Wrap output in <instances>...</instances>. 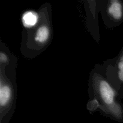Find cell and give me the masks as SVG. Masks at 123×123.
Returning <instances> with one entry per match:
<instances>
[{
  "label": "cell",
  "instance_id": "1",
  "mask_svg": "<svg viewBox=\"0 0 123 123\" xmlns=\"http://www.w3.org/2000/svg\"><path fill=\"white\" fill-rule=\"evenodd\" d=\"M39 19L35 26L23 28L20 51L26 58L37 57L49 47L54 37L52 6L46 2L38 11Z\"/></svg>",
  "mask_w": 123,
  "mask_h": 123
},
{
  "label": "cell",
  "instance_id": "2",
  "mask_svg": "<svg viewBox=\"0 0 123 123\" xmlns=\"http://www.w3.org/2000/svg\"><path fill=\"white\" fill-rule=\"evenodd\" d=\"M88 95L98 105V111L117 121H123V105L118 91L108 81L102 72L94 67L88 80Z\"/></svg>",
  "mask_w": 123,
  "mask_h": 123
},
{
  "label": "cell",
  "instance_id": "3",
  "mask_svg": "<svg viewBox=\"0 0 123 123\" xmlns=\"http://www.w3.org/2000/svg\"><path fill=\"white\" fill-rule=\"evenodd\" d=\"M17 100L16 73L0 70V121L6 123L15 112Z\"/></svg>",
  "mask_w": 123,
  "mask_h": 123
},
{
  "label": "cell",
  "instance_id": "4",
  "mask_svg": "<svg viewBox=\"0 0 123 123\" xmlns=\"http://www.w3.org/2000/svg\"><path fill=\"white\" fill-rule=\"evenodd\" d=\"M95 67L102 72L123 97V46L116 57L106 60L102 64L96 65Z\"/></svg>",
  "mask_w": 123,
  "mask_h": 123
},
{
  "label": "cell",
  "instance_id": "5",
  "mask_svg": "<svg viewBox=\"0 0 123 123\" xmlns=\"http://www.w3.org/2000/svg\"><path fill=\"white\" fill-rule=\"evenodd\" d=\"M100 10L108 28L113 29L123 22V1L121 0L101 1Z\"/></svg>",
  "mask_w": 123,
  "mask_h": 123
},
{
  "label": "cell",
  "instance_id": "6",
  "mask_svg": "<svg viewBox=\"0 0 123 123\" xmlns=\"http://www.w3.org/2000/svg\"><path fill=\"white\" fill-rule=\"evenodd\" d=\"M17 64L18 58L2 40L0 41V70L7 73H16Z\"/></svg>",
  "mask_w": 123,
  "mask_h": 123
},
{
  "label": "cell",
  "instance_id": "7",
  "mask_svg": "<svg viewBox=\"0 0 123 123\" xmlns=\"http://www.w3.org/2000/svg\"><path fill=\"white\" fill-rule=\"evenodd\" d=\"M98 1H86L85 3V8L87 14V24L90 22L92 19V22L88 28L93 38L97 42L100 40L99 30H98V18H97V8L99 5H97Z\"/></svg>",
  "mask_w": 123,
  "mask_h": 123
},
{
  "label": "cell",
  "instance_id": "8",
  "mask_svg": "<svg viewBox=\"0 0 123 123\" xmlns=\"http://www.w3.org/2000/svg\"><path fill=\"white\" fill-rule=\"evenodd\" d=\"M39 16L38 12L32 10H27L22 16V23L23 28H30L33 27L38 22Z\"/></svg>",
  "mask_w": 123,
  "mask_h": 123
}]
</instances>
